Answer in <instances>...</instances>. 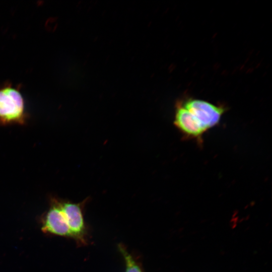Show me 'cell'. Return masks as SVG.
Masks as SVG:
<instances>
[{"instance_id": "1", "label": "cell", "mask_w": 272, "mask_h": 272, "mask_svg": "<svg viewBox=\"0 0 272 272\" xmlns=\"http://www.w3.org/2000/svg\"><path fill=\"white\" fill-rule=\"evenodd\" d=\"M26 112L22 95L12 85L0 87V125L23 124Z\"/></svg>"}, {"instance_id": "2", "label": "cell", "mask_w": 272, "mask_h": 272, "mask_svg": "<svg viewBox=\"0 0 272 272\" xmlns=\"http://www.w3.org/2000/svg\"><path fill=\"white\" fill-rule=\"evenodd\" d=\"M86 201L81 203L58 199L60 207L65 216L72 238L79 245H86L87 231L85 225L83 209Z\"/></svg>"}, {"instance_id": "3", "label": "cell", "mask_w": 272, "mask_h": 272, "mask_svg": "<svg viewBox=\"0 0 272 272\" xmlns=\"http://www.w3.org/2000/svg\"><path fill=\"white\" fill-rule=\"evenodd\" d=\"M200 122L205 130L217 125L224 112V108L200 100H189L183 106Z\"/></svg>"}, {"instance_id": "4", "label": "cell", "mask_w": 272, "mask_h": 272, "mask_svg": "<svg viewBox=\"0 0 272 272\" xmlns=\"http://www.w3.org/2000/svg\"><path fill=\"white\" fill-rule=\"evenodd\" d=\"M41 230L46 233L72 238L58 198H51L50 206L43 218Z\"/></svg>"}, {"instance_id": "5", "label": "cell", "mask_w": 272, "mask_h": 272, "mask_svg": "<svg viewBox=\"0 0 272 272\" xmlns=\"http://www.w3.org/2000/svg\"><path fill=\"white\" fill-rule=\"evenodd\" d=\"M174 124L187 137L199 138L206 131L198 120L180 105L176 107Z\"/></svg>"}, {"instance_id": "6", "label": "cell", "mask_w": 272, "mask_h": 272, "mask_svg": "<svg viewBox=\"0 0 272 272\" xmlns=\"http://www.w3.org/2000/svg\"><path fill=\"white\" fill-rule=\"evenodd\" d=\"M118 248L124 260L125 272H144L139 261L127 250L123 244H119Z\"/></svg>"}]
</instances>
